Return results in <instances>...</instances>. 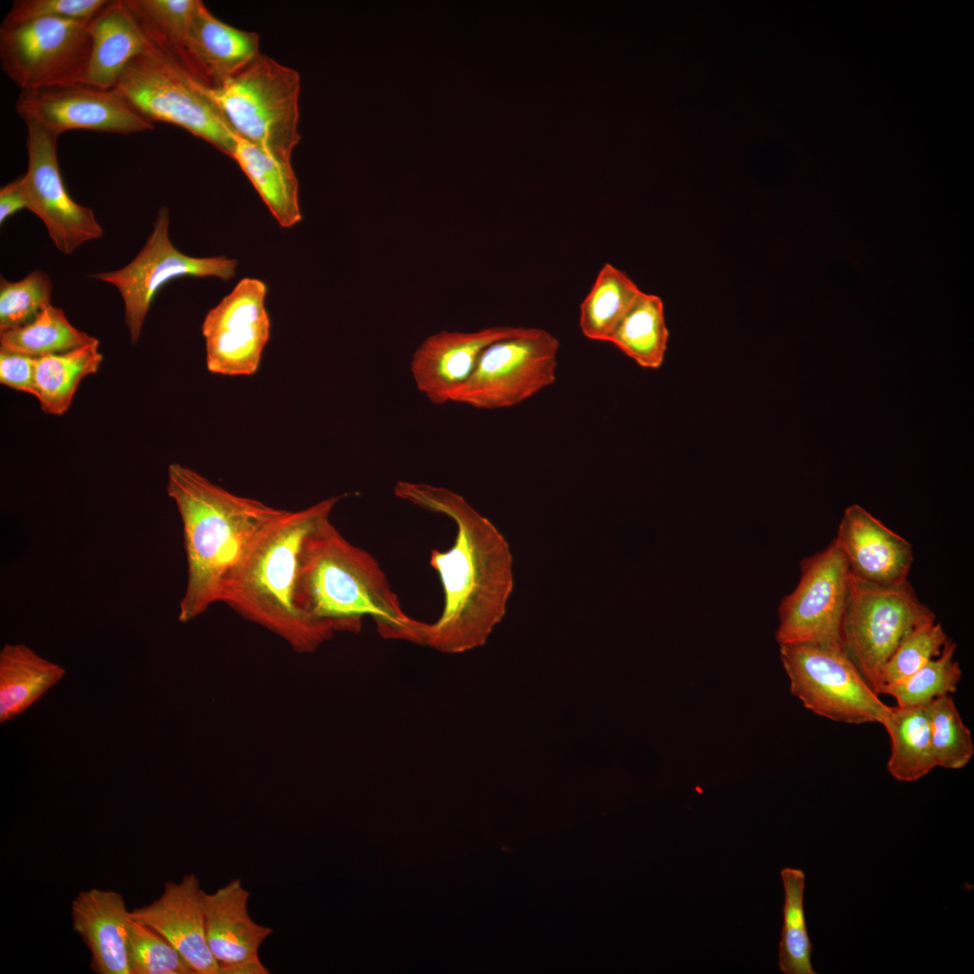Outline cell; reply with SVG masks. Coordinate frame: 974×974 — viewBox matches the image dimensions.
I'll list each match as a JSON object with an SVG mask.
<instances>
[{"instance_id": "74e56055", "label": "cell", "mask_w": 974, "mask_h": 974, "mask_svg": "<svg viewBox=\"0 0 974 974\" xmlns=\"http://www.w3.org/2000/svg\"><path fill=\"white\" fill-rule=\"evenodd\" d=\"M35 357L0 350V382L35 395Z\"/></svg>"}, {"instance_id": "f546056e", "label": "cell", "mask_w": 974, "mask_h": 974, "mask_svg": "<svg viewBox=\"0 0 974 974\" xmlns=\"http://www.w3.org/2000/svg\"><path fill=\"white\" fill-rule=\"evenodd\" d=\"M96 339L73 326L63 309L49 304L27 325L0 332V350L41 357L68 352Z\"/></svg>"}, {"instance_id": "d6a6232c", "label": "cell", "mask_w": 974, "mask_h": 974, "mask_svg": "<svg viewBox=\"0 0 974 974\" xmlns=\"http://www.w3.org/2000/svg\"><path fill=\"white\" fill-rule=\"evenodd\" d=\"M936 767H964L974 755L971 732L963 722L951 695L940 696L924 705Z\"/></svg>"}, {"instance_id": "ac0fdd59", "label": "cell", "mask_w": 974, "mask_h": 974, "mask_svg": "<svg viewBox=\"0 0 974 974\" xmlns=\"http://www.w3.org/2000/svg\"><path fill=\"white\" fill-rule=\"evenodd\" d=\"M204 894L198 878L187 874L179 882L167 881L157 899L129 915L162 935L195 974H219L206 939Z\"/></svg>"}, {"instance_id": "8d00e7d4", "label": "cell", "mask_w": 974, "mask_h": 974, "mask_svg": "<svg viewBox=\"0 0 974 974\" xmlns=\"http://www.w3.org/2000/svg\"><path fill=\"white\" fill-rule=\"evenodd\" d=\"M107 3V0H15L1 25L41 18L90 21Z\"/></svg>"}, {"instance_id": "f35d334b", "label": "cell", "mask_w": 974, "mask_h": 974, "mask_svg": "<svg viewBox=\"0 0 974 974\" xmlns=\"http://www.w3.org/2000/svg\"><path fill=\"white\" fill-rule=\"evenodd\" d=\"M23 208H27V199L21 176L0 189V224Z\"/></svg>"}, {"instance_id": "30bf717a", "label": "cell", "mask_w": 974, "mask_h": 974, "mask_svg": "<svg viewBox=\"0 0 974 974\" xmlns=\"http://www.w3.org/2000/svg\"><path fill=\"white\" fill-rule=\"evenodd\" d=\"M89 21L41 18L0 27V64L21 90L83 83Z\"/></svg>"}, {"instance_id": "8992f818", "label": "cell", "mask_w": 974, "mask_h": 974, "mask_svg": "<svg viewBox=\"0 0 974 974\" xmlns=\"http://www.w3.org/2000/svg\"><path fill=\"white\" fill-rule=\"evenodd\" d=\"M115 89L151 122L179 126L231 157L237 136L210 88L152 44L130 61Z\"/></svg>"}, {"instance_id": "484cf974", "label": "cell", "mask_w": 974, "mask_h": 974, "mask_svg": "<svg viewBox=\"0 0 974 974\" xmlns=\"http://www.w3.org/2000/svg\"><path fill=\"white\" fill-rule=\"evenodd\" d=\"M882 725L890 739L887 770L894 778L914 782L936 767L924 706H891Z\"/></svg>"}, {"instance_id": "d6986e66", "label": "cell", "mask_w": 974, "mask_h": 974, "mask_svg": "<svg viewBox=\"0 0 974 974\" xmlns=\"http://www.w3.org/2000/svg\"><path fill=\"white\" fill-rule=\"evenodd\" d=\"M834 539L855 576L887 586L907 580L914 562L912 545L861 506L845 510Z\"/></svg>"}, {"instance_id": "3957f363", "label": "cell", "mask_w": 974, "mask_h": 974, "mask_svg": "<svg viewBox=\"0 0 974 974\" xmlns=\"http://www.w3.org/2000/svg\"><path fill=\"white\" fill-rule=\"evenodd\" d=\"M167 492L182 522L188 580L179 620L185 622L220 602L250 540L285 510L236 495L177 463L168 467Z\"/></svg>"}, {"instance_id": "83f0119b", "label": "cell", "mask_w": 974, "mask_h": 974, "mask_svg": "<svg viewBox=\"0 0 974 974\" xmlns=\"http://www.w3.org/2000/svg\"><path fill=\"white\" fill-rule=\"evenodd\" d=\"M668 338L662 299L642 291L617 326L610 343L639 366L657 369L664 362Z\"/></svg>"}, {"instance_id": "ffe728a7", "label": "cell", "mask_w": 974, "mask_h": 974, "mask_svg": "<svg viewBox=\"0 0 974 974\" xmlns=\"http://www.w3.org/2000/svg\"><path fill=\"white\" fill-rule=\"evenodd\" d=\"M129 913L122 895L113 890L90 888L72 900L73 929L90 951L94 972L130 974Z\"/></svg>"}, {"instance_id": "d4e9b609", "label": "cell", "mask_w": 974, "mask_h": 974, "mask_svg": "<svg viewBox=\"0 0 974 974\" xmlns=\"http://www.w3.org/2000/svg\"><path fill=\"white\" fill-rule=\"evenodd\" d=\"M103 361L99 341L68 352L35 357V397L43 412H67L84 378L96 373Z\"/></svg>"}, {"instance_id": "d590c367", "label": "cell", "mask_w": 974, "mask_h": 974, "mask_svg": "<svg viewBox=\"0 0 974 974\" xmlns=\"http://www.w3.org/2000/svg\"><path fill=\"white\" fill-rule=\"evenodd\" d=\"M128 964L130 974H195L162 935L131 917Z\"/></svg>"}, {"instance_id": "277c9868", "label": "cell", "mask_w": 974, "mask_h": 974, "mask_svg": "<svg viewBox=\"0 0 974 974\" xmlns=\"http://www.w3.org/2000/svg\"><path fill=\"white\" fill-rule=\"evenodd\" d=\"M343 496H332L306 509L285 510L253 537L230 573L220 602L264 624L301 648L330 636L295 607L298 556L304 538L329 517Z\"/></svg>"}, {"instance_id": "e575fe53", "label": "cell", "mask_w": 974, "mask_h": 974, "mask_svg": "<svg viewBox=\"0 0 974 974\" xmlns=\"http://www.w3.org/2000/svg\"><path fill=\"white\" fill-rule=\"evenodd\" d=\"M52 282L47 273L35 270L17 281L0 279V332L32 322L51 304Z\"/></svg>"}, {"instance_id": "ba28073f", "label": "cell", "mask_w": 974, "mask_h": 974, "mask_svg": "<svg viewBox=\"0 0 974 974\" xmlns=\"http://www.w3.org/2000/svg\"><path fill=\"white\" fill-rule=\"evenodd\" d=\"M790 691L814 714L849 724L882 725L891 706L870 687L842 648L780 645Z\"/></svg>"}, {"instance_id": "e0dca14e", "label": "cell", "mask_w": 974, "mask_h": 974, "mask_svg": "<svg viewBox=\"0 0 974 974\" xmlns=\"http://www.w3.org/2000/svg\"><path fill=\"white\" fill-rule=\"evenodd\" d=\"M250 893L241 879L204 894L205 933L219 974H268L259 950L272 933L250 915Z\"/></svg>"}, {"instance_id": "4fadbf2b", "label": "cell", "mask_w": 974, "mask_h": 974, "mask_svg": "<svg viewBox=\"0 0 974 974\" xmlns=\"http://www.w3.org/2000/svg\"><path fill=\"white\" fill-rule=\"evenodd\" d=\"M24 123L60 136L69 130H91L121 134L154 129L115 88L85 83L21 90L15 103Z\"/></svg>"}, {"instance_id": "7a4b0ae2", "label": "cell", "mask_w": 974, "mask_h": 974, "mask_svg": "<svg viewBox=\"0 0 974 974\" xmlns=\"http://www.w3.org/2000/svg\"><path fill=\"white\" fill-rule=\"evenodd\" d=\"M293 602L310 622L328 632H357L364 616L389 639L422 644L425 622L409 617L376 559L348 542L330 521L320 520L304 538Z\"/></svg>"}, {"instance_id": "7402d4cb", "label": "cell", "mask_w": 974, "mask_h": 974, "mask_svg": "<svg viewBox=\"0 0 974 974\" xmlns=\"http://www.w3.org/2000/svg\"><path fill=\"white\" fill-rule=\"evenodd\" d=\"M90 52L83 83L115 88L132 60L151 43L124 0H113L88 23Z\"/></svg>"}, {"instance_id": "5bb4252c", "label": "cell", "mask_w": 974, "mask_h": 974, "mask_svg": "<svg viewBox=\"0 0 974 974\" xmlns=\"http://www.w3.org/2000/svg\"><path fill=\"white\" fill-rule=\"evenodd\" d=\"M267 287L244 278L211 308L202 323L207 370L216 374L253 375L270 338Z\"/></svg>"}, {"instance_id": "44dd1931", "label": "cell", "mask_w": 974, "mask_h": 974, "mask_svg": "<svg viewBox=\"0 0 974 974\" xmlns=\"http://www.w3.org/2000/svg\"><path fill=\"white\" fill-rule=\"evenodd\" d=\"M190 74L210 89L222 85L259 53V36L215 17L202 1L186 41Z\"/></svg>"}, {"instance_id": "9c48e42d", "label": "cell", "mask_w": 974, "mask_h": 974, "mask_svg": "<svg viewBox=\"0 0 974 974\" xmlns=\"http://www.w3.org/2000/svg\"><path fill=\"white\" fill-rule=\"evenodd\" d=\"M559 346L554 335L536 327L492 344L452 402L480 409L520 404L555 382Z\"/></svg>"}, {"instance_id": "2e32d148", "label": "cell", "mask_w": 974, "mask_h": 974, "mask_svg": "<svg viewBox=\"0 0 974 974\" xmlns=\"http://www.w3.org/2000/svg\"><path fill=\"white\" fill-rule=\"evenodd\" d=\"M527 327L495 326L473 332L442 330L414 352L410 371L417 389L436 405L452 402L492 344L516 336Z\"/></svg>"}, {"instance_id": "603a6c76", "label": "cell", "mask_w": 974, "mask_h": 974, "mask_svg": "<svg viewBox=\"0 0 974 974\" xmlns=\"http://www.w3.org/2000/svg\"><path fill=\"white\" fill-rule=\"evenodd\" d=\"M231 158L239 164L280 226L289 228L301 221L299 182L290 160L238 136Z\"/></svg>"}, {"instance_id": "8fae6325", "label": "cell", "mask_w": 974, "mask_h": 974, "mask_svg": "<svg viewBox=\"0 0 974 974\" xmlns=\"http://www.w3.org/2000/svg\"><path fill=\"white\" fill-rule=\"evenodd\" d=\"M170 214L161 207L152 231L142 248L126 265L90 277L113 285L124 304L130 340L137 344L144 320L158 290L168 281L184 276L216 277L229 280L236 274L237 261L225 256L194 257L178 250L169 236Z\"/></svg>"}, {"instance_id": "6da1fadb", "label": "cell", "mask_w": 974, "mask_h": 974, "mask_svg": "<svg viewBox=\"0 0 974 974\" xmlns=\"http://www.w3.org/2000/svg\"><path fill=\"white\" fill-rule=\"evenodd\" d=\"M394 494L455 521L456 536L445 552L433 549L430 565L438 573L444 608L425 623L422 644L448 654L482 646L502 620L514 588L510 547L492 522L460 494L427 483L397 482Z\"/></svg>"}, {"instance_id": "4316f807", "label": "cell", "mask_w": 974, "mask_h": 974, "mask_svg": "<svg viewBox=\"0 0 974 974\" xmlns=\"http://www.w3.org/2000/svg\"><path fill=\"white\" fill-rule=\"evenodd\" d=\"M641 292L627 273L604 263L580 306L583 335L591 340L610 342Z\"/></svg>"}, {"instance_id": "7c38bea8", "label": "cell", "mask_w": 974, "mask_h": 974, "mask_svg": "<svg viewBox=\"0 0 974 974\" xmlns=\"http://www.w3.org/2000/svg\"><path fill=\"white\" fill-rule=\"evenodd\" d=\"M800 570L796 587L782 599L778 608L777 643L842 648L841 629L850 568L836 540L804 557Z\"/></svg>"}, {"instance_id": "4dcf8cb0", "label": "cell", "mask_w": 974, "mask_h": 974, "mask_svg": "<svg viewBox=\"0 0 974 974\" xmlns=\"http://www.w3.org/2000/svg\"><path fill=\"white\" fill-rule=\"evenodd\" d=\"M785 898L783 926L778 945V966L785 974H815L811 962L813 945L808 935L804 893L805 875L799 868L780 872Z\"/></svg>"}, {"instance_id": "1f68e13d", "label": "cell", "mask_w": 974, "mask_h": 974, "mask_svg": "<svg viewBox=\"0 0 974 974\" xmlns=\"http://www.w3.org/2000/svg\"><path fill=\"white\" fill-rule=\"evenodd\" d=\"M957 645L951 639L941 654L931 659L909 677L885 686L880 694L895 698L900 707L924 706L933 700L957 691L962 671L953 659Z\"/></svg>"}, {"instance_id": "836d02e7", "label": "cell", "mask_w": 974, "mask_h": 974, "mask_svg": "<svg viewBox=\"0 0 974 974\" xmlns=\"http://www.w3.org/2000/svg\"><path fill=\"white\" fill-rule=\"evenodd\" d=\"M949 637L935 620L910 630L900 641L884 665L878 680V694L887 685L909 677L931 659L938 657Z\"/></svg>"}, {"instance_id": "5b68a950", "label": "cell", "mask_w": 974, "mask_h": 974, "mask_svg": "<svg viewBox=\"0 0 974 974\" xmlns=\"http://www.w3.org/2000/svg\"><path fill=\"white\" fill-rule=\"evenodd\" d=\"M298 72L259 53L211 96L236 136L287 160L298 133Z\"/></svg>"}, {"instance_id": "52a82bcc", "label": "cell", "mask_w": 974, "mask_h": 974, "mask_svg": "<svg viewBox=\"0 0 974 974\" xmlns=\"http://www.w3.org/2000/svg\"><path fill=\"white\" fill-rule=\"evenodd\" d=\"M934 620L935 614L919 600L908 580L879 585L850 572L841 642L877 694L881 670L903 638Z\"/></svg>"}, {"instance_id": "cb8c5ba5", "label": "cell", "mask_w": 974, "mask_h": 974, "mask_svg": "<svg viewBox=\"0 0 974 974\" xmlns=\"http://www.w3.org/2000/svg\"><path fill=\"white\" fill-rule=\"evenodd\" d=\"M65 669L24 644L0 651V722L21 714L65 675Z\"/></svg>"}, {"instance_id": "9a60e30c", "label": "cell", "mask_w": 974, "mask_h": 974, "mask_svg": "<svg viewBox=\"0 0 974 974\" xmlns=\"http://www.w3.org/2000/svg\"><path fill=\"white\" fill-rule=\"evenodd\" d=\"M27 171L23 175L27 209L45 225L57 249L73 253L87 242L99 239L103 228L91 208L78 204L67 191L57 157V135L27 124Z\"/></svg>"}, {"instance_id": "f1b7e54d", "label": "cell", "mask_w": 974, "mask_h": 974, "mask_svg": "<svg viewBox=\"0 0 974 974\" xmlns=\"http://www.w3.org/2000/svg\"><path fill=\"white\" fill-rule=\"evenodd\" d=\"M124 2L152 46L190 74L186 41L199 0Z\"/></svg>"}]
</instances>
